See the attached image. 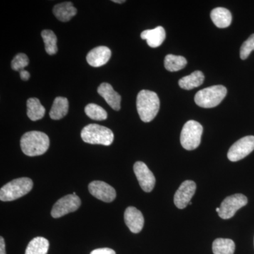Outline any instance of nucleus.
Here are the masks:
<instances>
[{"instance_id":"obj_6","label":"nucleus","mask_w":254,"mask_h":254,"mask_svg":"<svg viewBox=\"0 0 254 254\" xmlns=\"http://www.w3.org/2000/svg\"><path fill=\"white\" fill-rule=\"evenodd\" d=\"M203 127L194 120L187 122L181 132L180 142L182 147L187 150H194L199 146L201 141Z\"/></svg>"},{"instance_id":"obj_17","label":"nucleus","mask_w":254,"mask_h":254,"mask_svg":"<svg viewBox=\"0 0 254 254\" xmlns=\"http://www.w3.org/2000/svg\"><path fill=\"white\" fill-rule=\"evenodd\" d=\"M210 18L214 24L220 28H227L232 23L231 12L223 7H217L212 10Z\"/></svg>"},{"instance_id":"obj_7","label":"nucleus","mask_w":254,"mask_h":254,"mask_svg":"<svg viewBox=\"0 0 254 254\" xmlns=\"http://www.w3.org/2000/svg\"><path fill=\"white\" fill-rule=\"evenodd\" d=\"M248 199L245 195L237 193L227 197L220 205L219 216L222 219L227 220L232 218L237 210L247 204Z\"/></svg>"},{"instance_id":"obj_5","label":"nucleus","mask_w":254,"mask_h":254,"mask_svg":"<svg viewBox=\"0 0 254 254\" xmlns=\"http://www.w3.org/2000/svg\"><path fill=\"white\" fill-rule=\"evenodd\" d=\"M227 93V88L221 85L205 88L197 92L194 98L195 104L203 108H215L221 103Z\"/></svg>"},{"instance_id":"obj_4","label":"nucleus","mask_w":254,"mask_h":254,"mask_svg":"<svg viewBox=\"0 0 254 254\" xmlns=\"http://www.w3.org/2000/svg\"><path fill=\"white\" fill-rule=\"evenodd\" d=\"M82 139L90 144L110 145L114 141V133L107 127L91 124L82 129Z\"/></svg>"},{"instance_id":"obj_22","label":"nucleus","mask_w":254,"mask_h":254,"mask_svg":"<svg viewBox=\"0 0 254 254\" xmlns=\"http://www.w3.org/2000/svg\"><path fill=\"white\" fill-rule=\"evenodd\" d=\"M49 242L44 237H38L28 244L25 254H47L49 250Z\"/></svg>"},{"instance_id":"obj_12","label":"nucleus","mask_w":254,"mask_h":254,"mask_svg":"<svg viewBox=\"0 0 254 254\" xmlns=\"http://www.w3.org/2000/svg\"><path fill=\"white\" fill-rule=\"evenodd\" d=\"M88 190L93 196L106 203H110L116 198V190L104 182H92L88 185Z\"/></svg>"},{"instance_id":"obj_14","label":"nucleus","mask_w":254,"mask_h":254,"mask_svg":"<svg viewBox=\"0 0 254 254\" xmlns=\"http://www.w3.org/2000/svg\"><path fill=\"white\" fill-rule=\"evenodd\" d=\"M111 55V50L108 47H97L91 50L87 55V63L93 67H99L109 61Z\"/></svg>"},{"instance_id":"obj_1","label":"nucleus","mask_w":254,"mask_h":254,"mask_svg":"<svg viewBox=\"0 0 254 254\" xmlns=\"http://www.w3.org/2000/svg\"><path fill=\"white\" fill-rule=\"evenodd\" d=\"M21 148L28 156L34 157L44 154L50 146L49 137L43 132H27L21 137Z\"/></svg>"},{"instance_id":"obj_23","label":"nucleus","mask_w":254,"mask_h":254,"mask_svg":"<svg viewBox=\"0 0 254 254\" xmlns=\"http://www.w3.org/2000/svg\"><path fill=\"white\" fill-rule=\"evenodd\" d=\"M235 251V242L230 239L218 238L213 242L214 254H234Z\"/></svg>"},{"instance_id":"obj_24","label":"nucleus","mask_w":254,"mask_h":254,"mask_svg":"<svg viewBox=\"0 0 254 254\" xmlns=\"http://www.w3.org/2000/svg\"><path fill=\"white\" fill-rule=\"evenodd\" d=\"M165 67L169 71H178L186 66V58L180 55H168L165 58Z\"/></svg>"},{"instance_id":"obj_3","label":"nucleus","mask_w":254,"mask_h":254,"mask_svg":"<svg viewBox=\"0 0 254 254\" xmlns=\"http://www.w3.org/2000/svg\"><path fill=\"white\" fill-rule=\"evenodd\" d=\"M33 181L28 177H22L9 182L0 190V200L1 201H11L21 198L31 191Z\"/></svg>"},{"instance_id":"obj_13","label":"nucleus","mask_w":254,"mask_h":254,"mask_svg":"<svg viewBox=\"0 0 254 254\" xmlns=\"http://www.w3.org/2000/svg\"><path fill=\"white\" fill-rule=\"evenodd\" d=\"M125 221L130 231L133 233H139L144 225L143 214L135 207H128L125 210Z\"/></svg>"},{"instance_id":"obj_18","label":"nucleus","mask_w":254,"mask_h":254,"mask_svg":"<svg viewBox=\"0 0 254 254\" xmlns=\"http://www.w3.org/2000/svg\"><path fill=\"white\" fill-rule=\"evenodd\" d=\"M53 13L58 20L63 22H66L71 19L77 13V10L70 1L60 3L55 5L53 8Z\"/></svg>"},{"instance_id":"obj_20","label":"nucleus","mask_w":254,"mask_h":254,"mask_svg":"<svg viewBox=\"0 0 254 254\" xmlns=\"http://www.w3.org/2000/svg\"><path fill=\"white\" fill-rule=\"evenodd\" d=\"M68 110V101L64 97H57L50 112V118L58 120L64 118Z\"/></svg>"},{"instance_id":"obj_15","label":"nucleus","mask_w":254,"mask_h":254,"mask_svg":"<svg viewBox=\"0 0 254 254\" xmlns=\"http://www.w3.org/2000/svg\"><path fill=\"white\" fill-rule=\"evenodd\" d=\"M98 93L104 98L105 101L114 110L121 108V95L113 89V86L108 83H103L98 88Z\"/></svg>"},{"instance_id":"obj_2","label":"nucleus","mask_w":254,"mask_h":254,"mask_svg":"<svg viewBox=\"0 0 254 254\" xmlns=\"http://www.w3.org/2000/svg\"><path fill=\"white\" fill-rule=\"evenodd\" d=\"M136 107L142 121L150 123L158 115L160 99L155 92L142 90L137 95Z\"/></svg>"},{"instance_id":"obj_31","label":"nucleus","mask_w":254,"mask_h":254,"mask_svg":"<svg viewBox=\"0 0 254 254\" xmlns=\"http://www.w3.org/2000/svg\"><path fill=\"white\" fill-rule=\"evenodd\" d=\"M0 254H6L4 240L2 237H0Z\"/></svg>"},{"instance_id":"obj_19","label":"nucleus","mask_w":254,"mask_h":254,"mask_svg":"<svg viewBox=\"0 0 254 254\" xmlns=\"http://www.w3.org/2000/svg\"><path fill=\"white\" fill-rule=\"evenodd\" d=\"M205 76L200 71H193L189 76L182 78L179 81V86L185 90H191L201 86L204 81Z\"/></svg>"},{"instance_id":"obj_32","label":"nucleus","mask_w":254,"mask_h":254,"mask_svg":"<svg viewBox=\"0 0 254 254\" xmlns=\"http://www.w3.org/2000/svg\"><path fill=\"white\" fill-rule=\"evenodd\" d=\"M113 2L118 3V4H122V3L125 2V0H114Z\"/></svg>"},{"instance_id":"obj_9","label":"nucleus","mask_w":254,"mask_h":254,"mask_svg":"<svg viewBox=\"0 0 254 254\" xmlns=\"http://www.w3.org/2000/svg\"><path fill=\"white\" fill-rule=\"evenodd\" d=\"M254 150V136L240 138L232 145L227 153V158L232 162H237L246 158Z\"/></svg>"},{"instance_id":"obj_28","label":"nucleus","mask_w":254,"mask_h":254,"mask_svg":"<svg viewBox=\"0 0 254 254\" xmlns=\"http://www.w3.org/2000/svg\"><path fill=\"white\" fill-rule=\"evenodd\" d=\"M254 50V33L251 35L250 38L242 44L240 49V58L247 60L251 53Z\"/></svg>"},{"instance_id":"obj_21","label":"nucleus","mask_w":254,"mask_h":254,"mask_svg":"<svg viewBox=\"0 0 254 254\" xmlns=\"http://www.w3.org/2000/svg\"><path fill=\"white\" fill-rule=\"evenodd\" d=\"M45 114L46 109L38 98H32L27 100V115L30 120L32 121L41 120Z\"/></svg>"},{"instance_id":"obj_27","label":"nucleus","mask_w":254,"mask_h":254,"mask_svg":"<svg viewBox=\"0 0 254 254\" xmlns=\"http://www.w3.org/2000/svg\"><path fill=\"white\" fill-rule=\"evenodd\" d=\"M29 64V60L27 55L23 53L16 55L11 62V68L14 71H21L23 68L26 67Z\"/></svg>"},{"instance_id":"obj_8","label":"nucleus","mask_w":254,"mask_h":254,"mask_svg":"<svg viewBox=\"0 0 254 254\" xmlns=\"http://www.w3.org/2000/svg\"><path fill=\"white\" fill-rule=\"evenodd\" d=\"M81 199L76 195L68 194L60 198L52 209L51 215L54 218H59L66 214L73 213L79 208Z\"/></svg>"},{"instance_id":"obj_16","label":"nucleus","mask_w":254,"mask_h":254,"mask_svg":"<svg viewBox=\"0 0 254 254\" xmlns=\"http://www.w3.org/2000/svg\"><path fill=\"white\" fill-rule=\"evenodd\" d=\"M141 38L143 40H146L150 48H155L163 44L166 38V33L163 27L158 26L154 29L145 30L142 32Z\"/></svg>"},{"instance_id":"obj_29","label":"nucleus","mask_w":254,"mask_h":254,"mask_svg":"<svg viewBox=\"0 0 254 254\" xmlns=\"http://www.w3.org/2000/svg\"><path fill=\"white\" fill-rule=\"evenodd\" d=\"M91 254H116L115 251L110 248L97 249L93 250Z\"/></svg>"},{"instance_id":"obj_25","label":"nucleus","mask_w":254,"mask_h":254,"mask_svg":"<svg viewBox=\"0 0 254 254\" xmlns=\"http://www.w3.org/2000/svg\"><path fill=\"white\" fill-rule=\"evenodd\" d=\"M41 36L45 43L46 53L50 55L56 54L58 51V46H57L58 38L54 32L52 31L51 30H44L42 31Z\"/></svg>"},{"instance_id":"obj_11","label":"nucleus","mask_w":254,"mask_h":254,"mask_svg":"<svg viewBox=\"0 0 254 254\" xmlns=\"http://www.w3.org/2000/svg\"><path fill=\"white\" fill-rule=\"evenodd\" d=\"M196 185L194 182L187 180L182 184L174 197V202L177 208L184 209L190 204L192 197L194 195Z\"/></svg>"},{"instance_id":"obj_10","label":"nucleus","mask_w":254,"mask_h":254,"mask_svg":"<svg viewBox=\"0 0 254 254\" xmlns=\"http://www.w3.org/2000/svg\"><path fill=\"white\" fill-rule=\"evenodd\" d=\"M133 171L142 190L145 192L153 190L155 185L154 175L143 162L138 161L133 165Z\"/></svg>"},{"instance_id":"obj_30","label":"nucleus","mask_w":254,"mask_h":254,"mask_svg":"<svg viewBox=\"0 0 254 254\" xmlns=\"http://www.w3.org/2000/svg\"><path fill=\"white\" fill-rule=\"evenodd\" d=\"M20 72V76H21V79L23 80V81H28V79H29L30 77H31V75H30V73L28 72V71H26V70H21V71H19Z\"/></svg>"},{"instance_id":"obj_33","label":"nucleus","mask_w":254,"mask_h":254,"mask_svg":"<svg viewBox=\"0 0 254 254\" xmlns=\"http://www.w3.org/2000/svg\"><path fill=\"white\" fill-rule=\"evenodd\" d=\"M220 207H219V208H216V211L218 212V213H219V212H220Z\"/></svg>"},{"instance_id":"obj_26","label":"nucleus","mask_w":254,"mask_h":254,"mask_svg":"<svg viewBox=\"0 0 254 254\" xmlns=\"http://www.w3.org/2000/svg\"><path fill=\"white\" fill-rule=\"evenodd\" d=\"M85 113L88 118L97 121H103L108 118L107 112L102 107L93 103L86 105Z\"/></svg>"}]
</instances>
